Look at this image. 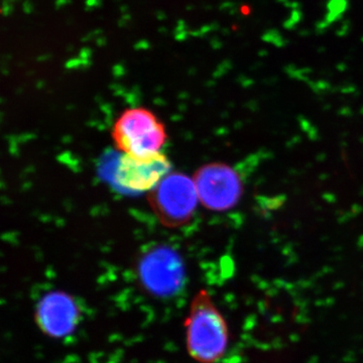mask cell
Instances as JSON below:
<instances>
[{
    "instance_id": "obj_3",
    "label": "cell",
    "mask_w": 363,
    "mask_h": 363,
    "mask_svg": "<svg viewBox=\"0 0 363 363\" xmlns=\"http://www.w3.org/2000/svg\"><path fill=\"white\" fill-rule=\"evenodd\" d=\"M147 194L152 212L168 228H179L192 220L200 202L194 181L180 172H171Z\"/></svg>"
},
{
    "instance_id": "obj_2",
    "label": "cell",
    "mask_w": 363,
    "mask_h": 363,
    "mask_svg": "<svg viewBox=\"0 0 363 363\" xmlns=\"http://www.w3.org/2000/svg\"><path fill=\"white\" fill-rule=\"evenodd\" d=\"M112 138L124 155L147 157L161 152L168 135L166 126L154 112L136 107L126 109L117 118Z\"/></svg>"
},
{
    "instance_id": "obj_6",
    "label": "cell",
    "mask_w": 363,
    "mask_h": 363,
    "mask_svg": "<svg viewBox=\"0 0 363 363\" xmlns=\"http://www.w3.org/2000/svg\"><path fill=\"white\" fill-rule=\"evenodd\" d=\"M81 309L70 294L51 291L35 307V321L40 330L50 338L68 337L81 321Z\"/></svg>"
},
{
    "instance_id": "obj_7",
    "label": "cell",
    "mask_w": 363,
    "mask_h": 363,
    "mask_svg": "<svg viewBox=\"0 0 363 363\" xmlns=\"http://www.w3.org/2000/svg\"><path fill=\"white\" fill-rule=\"evenodd\" d=\"M172 162L162 152L147 157L123 155L117 164L116 181L131 192H147L171 173Z\"/></svg>"
},
{
    "instance_id": "obj_5",
    "label": "cell",
    "mask_w": 363,
    "mask_h": 363,
    "mask_svg": "<svg viewBox=\"0 0 363 363\" xmlns=\"http://www.w3.org/2000/svg\"><path fill=\"white\" fill-rule=\"evenodd\" d=\"M193 181L200 203L211 211H228L242 197V179L236 169L224 162L203 164L196 171Z\"/></svg>"
},
{
    "instance_id": "obj_4",
    "label": "cell",
    "mask_w": 363,
    "mask_h": 363,
    "mask_svg": "<svg viewBox=\"0 0 363 363\" xmlns=\"http://www.w3.org/2000/svg\"><path fill=\"white\" fill-rule=\"evenodd\" d=\"M135 269L140 286L155 297H171L185 283V264L180 253L162 243L143 250Z\"/></svg>"
},
{
    "instance_id": "obj_1",
    "label": "cell",
    "mask_w": 363,
    "mask_h": 363,
    "mask_svg": "<svg viewBox=\"0 0 363 363\" xmlns=\"http://www.w3.org/2000/svg\"><path fill=\"white\" fill-rule=\"evenodd\" d=\"M184 327L189 357L197 363L220 362L228 347V325L208 291L193 297Z\"/></svg>"
}]
</instances>
